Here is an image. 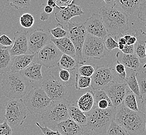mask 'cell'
<instances>
[{
    "instance_id": "6da1fadb",
    "label": "cell",
    "mask_w": 146,
    "mask_h": 135,
    "mask_svg": "<svg viewBox=\"0 0 146 135\" xmlns=\"http://www.w3.org/2000/svg\"><path fill=\"white\" fill-rule=\"evenodd\" d=\"M99 13L108 34L115 39L129 29L128 15L116 7L102 6Z\"/></svg>"
},
{
    "instance_id": "7a4b0ae2",
    "label": "cell",
    "mask_w": 146,
    "mask_h": 135,
    "mask_svg": "<svg viewBox=\"0 0 146 135\" xmlns=\"http://www.w3.org/2000/svg\"><path fill=\"white\" fill-rule=\"evenodd\" d=\"M146 115L126 108L123 104L117 108L114 120L129 135H141L145 131Z\"/></svg>"
},
{
    "instance_id": "3957f363",
    "label": "cell",
    "mask_w": 146,
    "mask_h": 135,
    "mask_svg": "<svg viewBox=\"0 0 146 135\" xmlns=\"http://www.w3.org/2000/svg\"><path fill=\"white\" fill-rule=\"evenodd\" d=\"M0 84L4 96L11 99H19L27 94L30 83L19 72L11 71L2 74Z\"/></svg>"
},
{
    "instance_id": "277c9868",
    "label": "cell",
    "mask_w": 146,
    "mask_h": 135,
    "mask_svg": "<svg viewBox=\"0 0 146 135\" xmlns=\"http://www.w3.org/2000/svg\"><path fill=\"white\" fill-rule=\"evenodd\" d=\"M71 103L66 99L52 101L49 106L41 114L44 126L56 130L57 125L69 118L68 109Z\"/></svg>"
},
{
    "instance_id": "5b68a950",
    "label": "cell",
    "mask_w": 146,
    "mask_h": 135,
    "mask_svg": "<svg viewBox=\"0 0 146 135\" xmlns=\"http://www.w3.org/2000/svg\"><path fill=\"white\" fill-rule=\"evenodd\" d=\"M117 109L110 107L105 110L94 108L87 113V121L84 129H88L99 135L106 134L108 127L114 120Z\"/></svg>"
},
{
    "instance_id": "8992f818",
    "label": "cell",
    "mask_w": 146,
    "mask_h": 135,
    "mask_svg": "<svg viewBox=\"0 0 146 135\" xmlns=\"http://www.w3.org/2000/svg\"><path fill=\"white\" fill-rule=\"evenodd\" d=\"M23 103L31 114H42L52 102L40 87L31 89L25 96Z\"/></svg>"
},
{
    "instance_id": "52a82bcc",
    "label": "cell",
    "mask_w": 146,
    "mask_h": 135,
    "mask_svg": "<svg viewBox=\"0 0 146 135\" xmlns=\"http://www.w3.org/2000/svg\"><path fill=\"white\" fill-rule=\"evenodd\" d=\"M67 24L68 38L72 42L76 48V60L79 65H84L86 61L82 55V48L87 32L84 22L69 21Z\"/></svg>"
},
{
    "instance_id": "ba28073f",
    "label": "cell",
    "mask_w": 146,
    "mask_h": 135,
    "mask_svg": "<svg viewBox=\"0 0 146 135\" xmlns=\"http://www.w3.org/2000/svg\"><path fill=\"white\" fill-rule=\"evenodd\" d=\"M27 116V109L22 99H10L5 105L4 117L11 126L23 124Z\"/></svg>"
},
{
    "instance_id": "9c48e42d",
    "label": "cell",
    "mask_w": 146,
    "mask_h": 135,
    "mask_svg": "<svg viewBox=\"0 0 146 135\" xmlns=\"http://www.w3.org/2000/svg\"><path fill=\"white\" fill-rule=\"evenodd\" d=\"M82 55L87 59L100 60L106 56L104 42L102 39L87 33L82 48Z\"/></svg>"
},
{
    "instance_id": "30bf717a",
    "label": "cell",
    "mask_w": 146,
    "mask_h": 135,
    "mask_svg": "<svg viewBox=\"0 0 146 135\" xmlns=\"http://www.w3.org/2000/svg\"><path fill=\"white\" fill-rule=\"evenodd\" d=\"M41 88L43 89L47 96L52 101L66 99L67 96V87L58 80L50 76L45 72V77L41 84Z\"/></svg>"
},
{
    "instance_id": "8fae6325",
    "label": "cell",
    "mask_w": 146,
    "mask_h": 135,
    "mask_svg": "<svg viewBox=\"0 0 146 135\" xmlns=\"http://www.w3.org/2000/svg\"><path fill=\"white\" fill-rule=\"evenodd\" d=\"M62 53L53 42L50 41L37 53V63L44 66L47 69L57 66Z\"/></svg>"
},
{
    "instance_id": "7c38bea8",
    "label": "cell",
    "mask_w": 146,
    "mask_h": 135,
    "mask_svg": "<svg viewBox=\"0 0 146 135\" xmlns=\"http://www.w3.org/2000/svg\"><path fill=\"white\" fill-rule=\"evenodd\" d=\"M113 79L111 67L97 66L91 77V88L93 91L103 89Z\"/></svg>"
},
{
    "instance_id": "4fadbf2b",
    "label": "cell",
    "mask_w": 146,
    "mask_h": 135,
    "mask_svg": "<svg viewBox=\"0 0 146 135\" xmlns=\"http://www.w3.org/2000/svg\"><path fill=\"white\" fill-rule=\"evenodd\" d=\"M127 87L126 83H120L113 80L103 90L111 100L113 107L117 109L122 104Z\"/></svg>"
},
{
    "instance_id": "5bb4252c",
    "label": "cell",
    "mask_w": 146,
    "mask_h": 135,
    "mask_svg": "<svg viewBox=\"0 0 146 135\" xmlns=\"http://www.w3.org/2000/svg\"><path fill=\"white\" fill-rule=\"evenodd\" d=\"M51 35L43 29H36L28 35V50L32 54H36L50 41Z\"/></svg>"
},
{
    "instance_id": "9a60e30c",
    "label": "cell",
    "mask_w": 146,
    "mask_h": 135,
    "mask_svg": "<svg viewBox=\"0 0 146 135\" xmlns=\"http://www.w3.org/2000/svg\"><path fill=\"white\" fill-rule=\"evenodd\" d=\"M88 34L96 36L104 41L108 33L100 14L93 13L84 22Z\"/></svg>"
},
{
    "instance_id": "2e32d148",
    "label": "cell",
    "mask_w": 146,
    "mask_h": 135,
    "mask_svg": "<svg viewBox=\"0 0 146 135\" xmlns=\"http://www.w3.org/2000/svg\"><path fill=\"white\" fill-rule=\"evenodd\" d=\"M28 35L27 31H17L14 34V44L9 50L12 57L27 54L28 50Z\"/></svg>"
},
{
    "instance_id": "e0dca14e",
    "label": "cell",
    "mask_w": 146,
    "mask_h": 135,
    "mask_svg": "<svg viewBox=\"0 0 146 135\" xmlns=\"http://www.w3.org/2000/svg\"><path fill=\"white\" fill-rule=\"evenodd\" d=\"M74 71H69L61 69L58 67L48 69L46 73L55 79L58 80L67 87L73 86L75 83L76 73Z\"/></svg>"
},
{
    "instance_id": "ac0fdd59",
    "label": "cell",
    "mask_w": 146,
    "mask_h": 135,
    "mask_svg": "<svg viewBox=\"0 0 146 135\" xmlns=\"http://www.w3.org/2000/svg\"><path fill=\"white\" fill-rule=\"evenodd\" d=\"M55 14L56 21L58 23L63 24L68 23L72 18L84 14V12L80 6L72 4L70 6L59 9Z\"/></svg>"
},
{
    "instance_id": "d6986e66",
    "label": "cell",
    "mask_w": 146,
    "mask_h": 135,
    "mask_svg": "<svg viewBox=\"0 0 146 135\" xmlns=\"http://www.w3.org/2000/svg\"><path fill=\"white\" fill-rule=\"evenodd\" d=\"M42 66L40 64L35 63L21 71L19 73L29 83H41V84L44 79L42 73Z\"/></svg>"
},
{
    "instance_id": "ffe728a7",
    "label": "cell",
    "mask_w": 146,
    "mask_h": 135,
    "mask_svg": "<svg viewBox=\"0 0 146 135\" xmlns=\"http://www.w3.org/2000/svg\"><path fill=\"white\" fill-rule=\"evenodd\" d=\"M116 58L117 62L123 64L125 67L136 72L141 70L143 67V65L134 54H125L120 50L117 53Z\"/></svg>"
},
{
    "instance_id": "44dd1931",
    "label": "cell",
    "mask_w": 146,
    "mask_h": 135,
    "mask_svg": "<svg viewBox=\"0 0 146 135\" xmlns=\"http://www.w3.org/2000/svg\"><path fill=\"white\" fill-rule=\"evenodd\" d=\"M56 130L62 135H81L84 131L83 128L70 118L59 123Z\"/></svg>"
},
{
    "instance_id": "7402d4cb",
    "label": "cell",
    "mask_w": 146,
    "mask_h": 135,
    "mask_svg": "<svg viewBox=\"0 0 146 135\" xmlns=\"http://www.w3.org/2000/svg\"><path fill=\"white\" fill-rule=\"evenodd\" d=\"M35 54H23L12 57L11 71L20 72L29 67L35 59Z\"/></svg>"
},
{
    "instance_id": "603a6c76",
    "label": "cell",
    "mask_w": 146,
    "mask_h": 135,
    "mask_svg": "<svg viewBox=\"0 0 146 135\" xmlns=\"http://www.w3.org/2000/svg\"><path fill=\"white\" fill-rule=\"evenodd\" d=\"M50 41L55 44L56 46L57 47V48L62 54H66L76 58V48L72 42L68 37H64L61 38H55L51 36Z\"/></svg>"
},
{
    "instance_id": "cb8c5ba5",
    "label": "cell",
    "mask_w": 146,
    "mask_h": 135,
    "mask_svg": "<svg viewBox=\"0 0 146 135\" xmlns=\"http://www.w3.org/2000/svg\"><path fill=\"white\" fill-rule=\"evenodd\" d=\"M143 0H116L115 7L127 15L134 14Z\"/></svg>"
},
{
    "instance_id": "d4e9b609",
    "label": "cell",
    "mask_w": 146,
    "mask_h": 135,
    "mask_svg": "<svg viewBox=\"0 0 146 135\" xmlns=\"http://www.w3.org/2000/svg\"><path fill=\"white\" fill-rule=\"evenodd\" d=\"M68 113L70 118L82 127L83 129L84 128L87 121V116L85 113L78 107L71 103L68 109Z\"/></svg>"
},
{
    "instance_id": "484cf974",
    "label": "cell",
    "mask_w": 146,
    "mask_h": 135,
    "mask_svg": "<svg viewBox=\"0 0 146 135\" xmlns=\"http://www.w3.org/2000/svg\"><path fill=\"white\" fill-rule=\"evenodd\" d=\"M77 106L85 113L91 111L94 107V99L92 91H88L83 94L77 101Z\"/></svg>"
},
{
    "instance_id": "4316f807",
    "label": "cell",
    "mask_w": 146,
    "mask_h": 135,
    "mask_svg": "<svg viewBox=\"0 0 146 135\" xmlns=\"http://www.w3.org/2000/svg\"><path fill=\"white\" fill-rule=\"evenodd\" d=\"M12 57L9 49H0V73L11 72Z\"/></svg>"
},
{
    "instance_id": "83f0119b",
    "label": "cell",
    "mask_w": 146,
    "mask_h": 135,
    "mask_svg": "<svg viewBox=\"0 0 146 135\" xmlns=\"http://www.w3.org/2000/svg\"><path fill=\"white\" fill-rule=\"evenodd\" d=\"M79 64L75 58L62 54L59 60L57 67L69 71L76 70Z\"/></svg>"
},
{
    "instance_id": "f1b7e54d",
    "label": "cell",
    "mask_w": 146,
    "mask_h": 135,
    "mask_svg": "<svg viewBox=\"0 0 146 135\" xmlns=\"http://www.w3.org/2000/svg\"><path fill=\"white\" fill-rule=\"evenodd\" d=\"M124 106L127 109L134 111H139V110L138 106L137 101L136 100V95L133 92L129 89H126L125 95L122 103Z\"/></svg>"
},
{
    "instance_id": "f546056e",
    "label": "cell",
    "mask_w": 146,
    "mask_h": 135,
    "mask_svg": "<svg viewBox=\"0 0 146 135\" xmlns=\"http://www.w3.org/2000/svg\"><path fill=\"white\" fill-rule=\"evenodd\" d=\"M130 74L128 77H126L125 83L127 84V87L134 94L137 96L139 99H142L143 98L140 94L139 88L138 84L137 81L136 77V71L130 69Z\"/></svg>"
},
{
    "instance_id": "4dcf8cb0",
    "label": "cell",
    "mask_w": 146,
    "mask_h": 135,
    "mask_svg": "<svg viewBox=\"0 0 146 135\" xmlns=\"http://www.w3.org/2000/svg\"><path fill=\"white\" fill-rule=\"evenodd\" d=\"M114 79L120 83H125L127 73L126 72V67L122 64L117 62L114 68H111Z\"/></svg>"
},
{
    "instance_id": "1f68e13d",
    "label": "cell",
    "mask_w": 146,
    "mask_h": 135,
    "mask_svg": "<svg viewBox=\"0 0 146 135\" xmlns=\"http://www.w3.org/2000/svg\"><path fill=\"white\" fill-rule=\"evenodd\" d=\"M91 77L81 76L76 73L74 86L77 90H81L91 87Z\"/></svg>"
},
{
    "instance_id": "d6a6232c",
    "label": "cell",
    "mask_w": 146,
    "mask_h": 135,
    "mask_svg": "<svg viewBox=\"0 0 146 135\" xmlns=\"http://www.w3.org/2000/svg\"><path fill=\"white\" fill-rule=\"evenodd\" d=\"M136 77L139 88L140 94L143 97L146 94V71L139 70L136 72Z\"/></svg>"
},
{
    "instance_id": "836d02e7",
    "label": "cell",
    "mask_w": 146,
    "mask_h": 135,
    "mask_svg": "<svg viewBox=\"0 0 146 135\" xmlns=\"http://www.w3.org/2000/svg\"><path fill=\"white\" fill-rule=\"evenodd\" d=\"M107 135H129L123 127L112 120L106 132Z\"/></svg>"
},
{
    "instance_id": "e575fe53",
    "label": "cell",
    "mask_w": 146,
    "mask_h": 135,
    "mask_svg": "<svg viewBox=\"0 0 146 135\" xmlns=\"http://www.w3.org/2000/svg\"><path fill=\"white\" fill-rule=\"evenodd\" d=\"M49 32L55 38H61L64 37H68L67 31L64 29L62 24L58 23L55 28L49 30Z\"/></svg>"
},
{
    "instance_id": "d590c367",
    "label": "cell",
    "mask_w": 146,
    "mask_h": 135,
    "mask_svg": "<svg viewBox=\"0 0 146 135\" xmlns=\"http://www.w3.org/2000/svg\"><path fill=\"white\" fill-rule=\"evenodd\" d=\"M76 70V73L81 76L91 77L93 75L95 68L92 65H79Z\"/></svg>"
},
{
    "instance_id": "8d00e7d4",
    "label": "cell",
    "mask_w": 146,
    "mask_h": 135,
    "mask_svg": "<svg viewBox=\"0 0 146 135\" xmlns=\"http://www.w3.org/2000/svg\"><path fill=\"white\" fill-rule=\"evenodd\" d=\"M19 23L24 28L28 29L31 28L35 24V18L29 13H24L19 19Z\"/></svg>"
},
{
    "instance_id": "74e56055",
    "label": "cell",
    "mask_w": 146,
    "mask_h": 135,
    "mask_svg": "<svg viewBox=\"0 0 146 135\" xmlns=\"http://www.w3.org/2000/svg\"><path fill=\"white\" fill-rule=\"evenodd\" d=\"M9 5L16 9L27 8L30 5L31 0H7Z\"/></svg>"
},
{
    "instance_id": "f35d334b",
    "label": "cell",
    "mask_w": 146,
    "mask_h": 135,
    "mask_svg": "<svg viewBox=\"0 0 146 135\" xmlns=\"http://www.w3.org/2000/svg\"><path fill=\"white\" fill-rule=\"evenodd\" d=\"M104 45L106 50L107 51H111L115 48H118L119 44L115 39L111 35L108 34V36L104 40Z\"/></svg>"
},
{
    "instance_id": "ab89813d",
    "label": "cell",
    "mask_w": 146,
    "mask_h": 135,
    "mask_svg": "<svg viewBox=\"0 0 146 135\" xmlns=\"http://www.w3.org/2000/svg\"><path fill=\"white\" fill-rule=\"evenodd\" d=\"M14 41L5 34L0 36V49H9L12 48Z\"/></svg>"
},
{
    "instance_id": "60d3db41",
    "label": "cell",
    "mask_w": 146,
    "mask_h": 135,
    "mask_svg": "<svg viewBox=\"0 0 146 135\" xmlns=\"http://www.w3.org/2000/svg\"><path fill=\"white\" fill-rule=\"evenodd\" d=\"M110 107H113V106L112 105L111 100L108 98L102 99L99 100L94 108H98L102 110H105Z\"/></svg>"
},
{
    "instance_id": "b9f144b4",
    "label": "cell",
    "mask_w": 146,
    "mask_h": 135,
    "mask_svg": "<svg viewBox=\"0 0 146 135\" xmlns=\"http://www.w3.org/2000/svg\"><path fill=\"white\" fill-rule=\"evenodd\" d=\"M12 129L6 120L0 123V135H12Z\"/></svg>"
},
{
    "instance_id": "7bdbcfd3",
    "label": "cell",
    "mask_w": 146,
    "mask_h": 135,
    "mask_svg": "<svg viewBox=\"0 0 146 135\" xmlns=\"http://www.w3.org/2000/svg\"><path fill=\"white\" fill-rule=\"evenodd\" d=\"M139 11L138 13V18L143 22H146V0L140 4Z\"/></svg>"
},
{
    "instance_id": "ee69618b",
    "label": "cell",
    "mask_w": 146,
    "mask_h": 135,
    "mask_svg": "<svg viewBox=\"0 0 146 135\" xmlns=\"http://www.w3.org/2000/svg\"><path fill=\"white\" fill-rule=\"evenodd\" d=\"M35 124L41 129L42 132L44 135H62L57 130H53L52 129H50L46 127H43L41 126L38 122H36Z\"/></svg>"
},
{
    "instance_id": "f6af8a7d",
    "label": "cell",
    "mask_w": 146,
    "mask_h": 135,
    "mask_svg": "<svg viewBox=\"0 0 146 135\" xmlns=\"http://www.w3.org/2000/svg\"><path fill=\"white\" fill-rule=\"evenodd\" d=\"M121 52L125 54H134V45H129L126 44Z\"/></svg>"
},
{
    "instance_id": "bcb514c9",
    "label": "cell",
    "mask_w": 146,
    "mask_h": 135,
    "mask_svg": "<svg viewBox=\"0 0 146 135\" xmlns=\"http://www.w3.org/2000/svg\"><path fill=\"white\" fill-rule=\"evenodd\" d=\"M141 112L146 115V99L143 98L141 101Z\"/></svg>"
},
{
    "instance_id": "7dc6e473",
    "label": "cell",
    "mask_w": 146,
    "mask_h": 135,
    "mask_svg": "<svg viewBox=\"0 0 146 135\" xmlns=\"http://www.w3.org/2000/svg\"><path fill=\"white\" fill-rule=\"evenodd\" d=\"M81 135H100L97 132H94L92 130L88 129H84L83 132Z\"/></svg>"
},
{
    "instance_id": "c3c4849f",
    "label": "cell",
    "mask_w": 146,
    "mask_h": 135,
    "mask_svg": "<svg viewBox=\"0 0 146 135\" xmlns=\"http://www.w3.org/2000/svg\"><path fill=\"white\" fill-rule=\"evenodd\" d=\"M107 6L115 7L116 0H103Z\"/></svg>"
},
{
    "instance_id": "681fc988",
    "label": "cell",
    "mask_w": 146,
    "mask_h": 135,
    "mask_svg": "<svg viewBox=\"0 0 146 135\" xmlns=\"http://www.w3.org/2000/svg\"><path fill=\"white\" fill-rule=\"evenodd\" d=\"M137 41V38H136V36L134 35L133 36H131L129 40L127 41L126 44L129 45H134L136 42Z\"/></svg>"
},
{
    "instance_id": "f907efd6",
    "label": "cell",
    "mask_w": 146,
    "mask_h": 135,
    "mask_svg": "<svg viewBox=\"0 0 146 135\" xmlns=\"http://www.w3.org/2000/svg\"><path fill=\"white\" fill-rule=\"evenodd\" d=\"M54 11V9L52 8L50 6H48V5H46L44 7V12L46 14H48L50 15V14H51Z\"/></svg>"
},
{
    "instance_id": "816d5d0a",
    "label": "cell",
    "mask_w": 146,
    "mask_h": 135,
    "mask_svg": "<svg viewBox=\"0 0 146 135\" xmlns=\"http://www.w3.org/2000/svg\"><path fill=\"white\" fill-rule=\"evenodd\" d=\"M47 5L52 7L53 9L56 7V3L55 0H47Z\"/></svg>"
},
{
    "instance_id": "f5cc1de1",
    "label": "cell",
    "mask_w": 146,
    "mask_h": 135,
    "mask_svg": "<svg viewBox=\"0 0 146 135\" xmlns=\"http://www.w3.org/2000/svg\"><path fill=\"white\" fill-rule=\"evenodd\" d=\"M117 43L119 45H125L126 44V41L125 40V38H124L123 37H121L120 38L118 39V41Z\"/></svg>"
},
{
    "instance_id": "db71d44e",
    "label": "cell",
    "mask_w": 146,
    "mask_h": 135,
    "mask_svg": "<svg viewBox=\"0 0 146 135\" xmlns=\"http://www.w3.org/2000/svg\"><path fill=\"white\" fill-rule=\"evenodd\" d=\"M143 38H144V41H145V45H146V48H145V55H146V32H145L144 31H143ZM143 69H145L146 68V62L143 65Z\"/></svg>"
},
{
    "instance_id": "11a10c76",
    "label": "cell",
    "mask_w": 146,
    "mask_h": 135,
    "mask_svg": "<svg viewBox=\"0 0 146 135\" xmlns=\"http://www.w3.org/2000/svg\"><path fill=\"white\" fill-rule=\"evenodd\" d=\"M131 37V35L130 34H126V35H124V36H123V38H125V40L126 41V43Z\"/></svg>"
},
{
    "instance_id": "9f6ffc18",
    "label": "cell",
    "mask_w": 146,
    "mask_h": 135,
    "mask_svg": "<svg viewBox=\"0 0 146 135\" xmlns=\"http://www.w3.org/2000/svg\"><path fill=\"white\" fill-rule=\"evenodd\" d=\"M124 47V45H119V46H118V48L121 51L123 50Z\"/></svg>"
},
{
    "instance_id": "6f0895ef",
    "label": "cell",
    "mask_w": 146,
    "mask_h": 135,
    "mask_svg": "<svg viewBox=\"0 0 146 135\" xmlns=\"http://www.w3.org/2000/svg\"><path fill=\"white\" fill-rule=\"evenodd\" d=\"M145 130L146 131V124H145Z\"/></svg>"
},
{
    "instance_id": "680465c9",
    "label": "cell",
    "mask_w": 146,
    "mask_h": 135,
    "mask_svg": "<svg viewBox=\"0 0 146 135\" xmlns=\"http://www.w3.org/2000/svg\"><path fill=\"white\" fill-rule=\"evenodd\" d=\"M145 26H146V24H145Z\"/></svg>"
},
{
    "instance_id": "91938a15",
    "label": "cell",
    "mask_w": 146,
    "mask_h": 135,
    "mask_svg": "<svg viewBox=\"0 0 146 135\" xmlns=\"http://www.w3.org/2000/svg\"></svg>"
}]
</instances>
